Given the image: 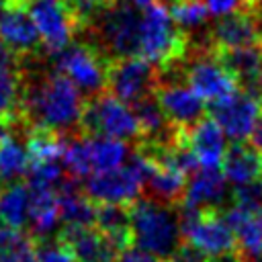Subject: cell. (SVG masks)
I'll list each match as a JSON object with an SVG mask.
<instances>
[{"mask_svg": "<svg viewBox=\"0 0 262 262\" xmlns=\"http://www.w3.org/2000/svg\"><path fill=\"white\" fill-rule=\"evenodd\" d=\"M190 51V35L182 31L170 10L160 2L143 8L141 12V39L139 55L162 68L180 63Z\"/></svg>", "mask_w": 262, "mask_h": 262, "instance_id": "277c9868", "label": "cell"}, {"mask_svg": "<svg viewBox=\"0 0 262 262\" xmlns=\"http://www.w3.org/2000/svg\"><path fill=\"white\" fill-rule=\"evenodd\" d=\"M225 221L237 237L239 252L246 260L262 256V209H248L239 205H229L223 211Z\"/></svg>", "mask_w": 262, "mask_h": 262, "instance_id": "d6986e66", "label": "cell"}, {"mask_svg": "<svg viewBox=\"0 0 262 262\" xmlns=\"http://www.w3.org/2000/svg\"><path fill=\"white\" fill-rule=\"evenodd\" d=\"M158 86V66L141 55H127L108 59L106 90L129 106L139 98L151 94Z\"/></svg>", "mask_w": 262, "mask_h": 262, "instance_id": "30bf717a", "label": "cell"}, {"mask_svg": "<svg viewBox=\"0 0 262 262\" xmlns=\"http://www.w3.org/2000/svg\"><path fill=\"white\" fill-rule=\"evenodd\" d=\"M211 49H233L262 43V14L260 12H231L217 16L207 29Z\"/></svg>", "mask_w": 262, "mask_h": 262, "instance_id": "9a60e30c", "label": "cell"}, {"mask_svg": "<svg viewBox=\"0 0 262 262\" xmlns=\"http://www.w3.org/2000/svg\"><path fill=\"white\" fill-rule=\"evenodd\" d=\"M117 262H162V258L156 256V254H151V252H145L141 248H133L131 246V248H127V250L121 252V256H119Z\"/></svg>", "mask_w": 262, "mask_h": 262, "instance_id": "d6a6232c", "label": "cell"}, {"mask_svg": "<svg viewBox=\"0 0 262 262\" xmlns=\"http://www.w3.org/2000/svg\"><path fill=\"white\" fill-rule=\"evenodd\" d=\"M33 244H35V254L39 262H78L74 252L57 237L33 239Z\"/></svg>", "mask_w": 262, "mask_h": 262, "instance_id": "f546056e", "label": "cell"}, {"mask_svg": "<svg viewBox=\"0 0 262 262\" xmlns=\"http://www.w3.org/2000/svg\"><path fill=\"white\" fill-rule=\"evenodd\" d=\"M55 237L74 252L78 262H117L123 252L94 225H61Z\"/></svg>", "mask_w": 262, "mask_h": 262, "instance_id": "2e32d148", "label": "cell"}, {"mask_svg": "<svg viewBox=\"0 0 262 262\" xmlns=\"http://www.w3.org/2000/svg\"><path fill=\"white\" fill-rule=\"evenodd\" d=\"M88 139V156L92 174L94 172H106L123 166L129 158V147L121 139L104 137V135H86Z\"/></svg>", "mask_w": 262, "mask_h": 262, "instance_id": "484cf974", "label": "cell"}, {"mask_svg": "<svg viewBox=\"0 0 262 262\" xmlns=\"http://www.w3.org/2000/svg\"><path fill=\"white\" fill-rule=\"evenodd\" d=\"M141 12L143 10L131 0H113L104 6L94 25L80 35H86L106 59L139 55Z\"/></svg>", "mask_w": 262, "mask_h": 262, "instance_id": "7a4b0ae2", "label": "cell"}, {"mask_svg": "<svg viewBox=\"0 0 262 262\" xmlns=\"http://www.w3.org/2000/svg\"><path fill=\"white\" fill-rule=\"evenodd\" d=\"M133 244L160 258H168L182 242L178 207L141 196L129 205Z\"/></svg>", "mask_w": 262, "mask_h": 262, "instance_id": "3957f363", "label": "cell"}, {"mask_svg": "<svg viewBox=\"0 0 262 262\" xmlns=\"http://www.w3.org/2000/svg\"><path fill=\"white\" fill-rule=\"evenodd\" d=\"M182 239L190 242L205 254L219 256L239 250L237 237L219 209H190L178 207Z\"/></svg>", "mask_w": 262, "mask_h": 262, "instance_id": "ba28073f", "label": "cell"}, {"mask_svg": "<svg viewBox=\"0 0 262 262\" xmlns=\"http://www.w3.org/2000/svg\"><path fill=\"white\" fill-rule=\"evenodd\" d=\"M6 4H8V0H0V16H2V12L6 10Z\"/></svg>", "mask_w": 262, "mask_h": 262, "instance_id": "74e56055", "label": "cell"}, {"mask_svg": "<svg viewBox=\"0 0 262 262\" xmlns=\"http://www.w3.org/2000/svg\"><path fill=\"white\" fill-rule=\"evenodd\" d=\"M0 39L23 59H37L45 55L39 29L29 14L27 4L8 2L0 16Z\"/></svg>", "mask_w": 262, "mask_h": 262, "instance_id": "5bb4252c", "label": "cell"}, {"mask_svg": "<svg viewBox=\"0 0 262 262\" xmlns=\"http://www.w3.org/2000/svg\"><path fill=\"white\" fill-rule=\"evenodd\" d=\"M86 106V96L63 74L49 70L41 72L35 66L23 68V98L20 127L49 129L61 135L80 133V119Z\"/></svg>", "mask_w": 262, "mask_h": 262, "instance_id": "6da1fadb", "label": "cell"}, {"mask_svg": "<svg viewBox=\"0 0 262 262\" xmlns=\"http://www.w3.org/2000/svg\"><path fill=\"white\" fill-rule=\"evenodd\" d=\"M47 53L59 51L74 41L78 25L63 0H31L27 4Z\"/></svg>", "mask_w": 262, "mask_h": 262, "instance_id": "4fadbf2b", "label": "cell"}, {"mask_svg": "<svg viewBox=\"0 0 262 262\" xmlns=\"http://www.w3.org/2000/svg\"><path fill=\"white\" fill-rule=\"evenodd\" d=\"M180 68L188 86L207 102L237 92L235 80L217 59L215 51L207 45H192L190 41V51L180 61Z\"/></svg>", "mask_w": 262, "mask_h": 262, "instance_id": "9c48e42d", "label": "cell"}, {"mask_svg": "<svg viewBox=\"0 0 262 262\" xmlns=\"http://www.w3.org/2000/svg\"><path fill=\"white\" fill-rule=\"evenodd\" d=\"M94 227L108 235L121 250L133 246V227L129 205L121 203H96Z\"/></svg>", "mask_w": 262, "mask_h": 262, "instance_id": "cb8c5ba5", "label": "cell"}, {"mask_svg": "<svg viewBox=\"0 0 262 262\" xmlns=\"http://www.w3.org/2000/svg\"><path fill=\"white\" fill-rule=\"evenodd\" d=\"M168 10L174 23L188 35L192 31H201L209 23V14H211L203 0H178Z\"/></svg>", "mask_w": 262, "mask_h": 262, "instance_id": "f1b7e54d", "label": "cell"}, {"mask_svg": "<svg viewBox=\"0 0 262 262\" xmlns=\"http://www.w3.org/2000/svg\"><path fill=\"white\" fill-rule=\"evenodd\" d=\"M207 113L231 141H246L252 137L262 115V100L237 90L225 98L209 102Z\"/></svg>", "mask_w": 262, "mask_h": 262, "instance_id": "7c38bea8", "label": "cell"}, {"mask_svg": "<svg viewBox=\"0 0 262 262\" xmlns=\"http://www.w3.org/2000/svg\"><path fill=\"white\" fill-rule=\"evenodd\" d=\"M31 211V188L27 182H14L0 188V219L14 229H25Z\"/></svg>", "mask_w": 262, "mask_h": 262, "instance_id": "d4e9b609", "label": "cell"}, {"mask_svg": "<svg viewBox=\"0 0 262 262\" xmlns=\"http://www.w3.org/2000/svg\"><path fill=\"white\" fill-rule=\"evenodd\" d=\"M29 170V151L27 143L23 145L12 133L0 139V188L20 182Z\"/></svg>", "mask_w": 262, "mask_h": 262, "instance_id": "4316f807", "label": "cell"}, {"mask_svg": "<svg viewBox=\"0 0 262 262\" xmlns=\"http://www.w3.org/2000/svg\"><path fill=\"white\" fill-rule=\"evenodd\" d=\"M213 51L235 80L237 90L262 100V43Z\"/></svg>", "mask_w": 262, "mask_h": 262, "instance_id": "e0dca14e", "label": "cell"}, {"mask_svg": "<svg viewBox=\"0 0 262 262\" xmlns=\"http://www.w3.org/2000/svg\"><path fill=\"white\" fill-rule=\"evenodd\" d=\"M250 139H252V145L262 151V115H260V119H258V123H256V129H254V133H252Z\"/></svg>", "mask_w": 262, "mask_h": 262, "instance_id": "836d02e7", "label": "cell"}, {"mask_svg": "<svg viewBox=\"0 0 262 262\" xmlns=\"http://www.w3.org/2000/svg\"><path fill=\"white\" fill-rule=\"evenodd\" d=\"M23 68H0V119L16 129L20 125Z\"/></svg>", "mask_w": 262, "mask_h": 262, "instance_id": "83f0119b", "label": "cell"}, {"mask_svg": "<svg viewBox=\"0 0 262 262\" xmlns=\"http://www.w3.org/2000/svg\"><path fill=\"white\" fill-rule=\"evenodd\" d=\"M211 14L223 16L231 12H260V0H203Z\"/></svg>", "mask_w": 262, "mask_h": 262, "instance_id": "4dcf8cb0", "label": "cell"}, {"mask_svg": "<svg viewBox=\"0 0 262 262\" xmlns=\"http://www.w3.org/2000/svg\"><path fill=\"white\" fill-rule=\"evenodd\" d=\"M47 59L51 70L70 78L86 98L98 96L106 90L108 59L90 39L84 37L80 41H72L63 49L47 53Z\"/></svg>", "mask_w": 262, "mask_h": 262, "instance_id": "8992f818", "label": "cell"}, {"mask_svg": "<svg viewBox=\"0 0 262 262\" xmlns=\"http://www.w3.org/2000/svg\"><path fill=\"white\" fill-rule=\"evenodd\" d=\"M8 133H12V129H10V125H8V123H4V121L0 119V139H2L4 135H8Z\"/></svg>", "mask_w": 262, "mask_h": 262, "instance_id": "d590c367", "label": "cell"}, {"mask_svg": "<svg viewBox=\"0 0 262 262\" xmlns=\"http://www.w3.org/2000/svg\"><path fill=\"white\" fill-rule=\"evenodd\" d=\"M131 2H133V4L137 6V8H141V10H143V8H147V6H151V4H156L158 0H131Z\"/></svg>", "mask_w": 262, "mask_h": 262, "instance_id": "e575fe53", "label": "cell"}, {"mask_svg": "<svg viewBox=\"0 0 262 262\" xmlns=\"http://www.w3.org/2000/svg\"><path fill=\"white\" fill-rule=\"evenodd\" d=\"M166 262H211V256L192 246L190 242H180V246L166 258Z\"/></svg>", "mask_w": 262, "mask_h": 262, "instance_id": "1f68e13d", "label": "cell"}, {"mask_svg": "<svg viewBox=\"0 0 262 262\" xmlns=\"http://www.w3.org/2000/svg\"><path fill=\"white\" fill-rule=\"evenodd\" d=\"M168 121L178 129H192L207 113L203 98L180 76H160L154 90Z\"/></svg>", "mask_w": 262, "mask_h": 262, "instance_id": "8fae6325", "label": "cell"}, {"mask_svg": "<svg viewBox=\"0 0 262 262\" xmlns=\"http://www.w3.org/2000/svg\"><path fill=\"white\" fill-rule=\"evenodd\" d=\"M227 196V178L219 168H199L186 184L182 207L219 209Z\"/></svg>", "mask_w": 262, "mask_h": 262, "instance_id": "ac0fdd59", "label": "cell"}, {"mask_svg": "<svg viewBox=\"0 0 262 262\" xmlns=\"http://www.w3.org/2000/svg\"><path fill=\"white\" fill-rule=\"evenodd\" d=\"M186 141L194 151V156L199 158L201 168H219L227 145H225L223 129L211 117H203L192 129H188Z\"/></svg>", "mask_w": 262, "mask_h": 262, "instance_id": "ffe728a7", "label": "cell"}, {"mask_svg": "<svg viewBox=\"0 0 262 262\" xmlns=\"http://www.w3.org/2000/svg\"><path fill=\"white\" fill-rule=\"evenodd\" d=\"M260 14H262V0H260Z\"/></svg>", "mask_w": 262, "mask_h": 262, "instance_id": "ab89813d", "label": "cell"}, {"mask_svg": "<svg viewBox=\"0 0 262 262\" xmlns=\"http://www.w3.org/2000/svg\"><path fill=\"white\" fill-rule=\"evenodd\" d=\"M246 262H262V258H252V260H246Z\"/></svg>", "mask_w": 262, "mask_h": 262, "instance_id": "f35d334b", "label": "cell"}, {"mask_svg": "<svg viewBox=\"0 0 262 262\" xmlns=\"http://www.w3.org/2000/svg\"><path fill=\"white\" fill-rule=\"evenodd\" d=\"M186 184H188V176L184 172L156 162L154 170L145 178L143 188H145L149 199L160 201V203L170 205V207H180L184 201Z\"/></svg>", "mask_w": 262, "mask_h": 262, "instance_id": "603a6c76", "label": "cell"}, {"mask_svg": "<svg viewBox=\"0 0 262 262\" xmlns=\"http://www.w3.org/2000/svg\"><path fill=\"white\" fill-rule=\"evenodd\" d=\"M158 2H160L162 6H166V8H170V6H172L174 2H178V0H158Z\"/></svg>", "mask_w": 262, "mask_h": 262, "instance_id": "8d00e7d4", "label": "cell"}, {"mask_svg": "<svg viewBox=\"0 0 262 262\" xmlns=\"http://www.w3.org/2000/svg\"><path fill=\"white\" fill-rule=\"evenodd\" d=\"M61 215H59V201L57 190L53 188H31V211H29V235L33 239L55 237L59 231Z\"/></svg>", "mask_w": 262, "mask_h": 262, "instance_id": "7402d4cb", "label": "cell"}, {"mask_svg": "<svg viewBox=\"0 0 262 262\" xmlns=\"http://www.w3.org/2000/svg\"><path fill=\"white\" fill-rule=\"evenodd\" d=\"M221 166L227 182L235 186L262 180V151L246 141H233L225 149Z\"/></svg>", "mask_w": 262, "mask_h": 262, "instance_id": "44dd1931", "label": "cell"}, {"mask_svg": "<svg viewBox=\"0 0 262 262\" xmlns=\"http://www.w3.org/2000/svg\"><path fill=\"white\" fill-rule=\"evenodd\" d=\"M80 133L104 135L133 145L141 141V129L133 108L113 96L108 90L100 92L98 96L86 98V106L80 119Z\"/></svg>", "mask_w": 262, "mask_h": 262, "instance_id": "52a82bcc", "label": "cell"}, {"mask_svg": "<svg viewBox=\"0 0 262 262\" xmlns=\"http://www.w3.org/2000/svg\"><path fill=\"white\" fill-rule=\"evenodd\" d=\"M156 160L145 151L133 147L127 162L115 170L94 172L84 182V192L94 203H121L131 205L143 194L147 174L154 170Z\"/></svg>", "mask_w": 262, "mask_h": 262, "instance_id": "5b68a950", "label": "cell"}]
</instances>
